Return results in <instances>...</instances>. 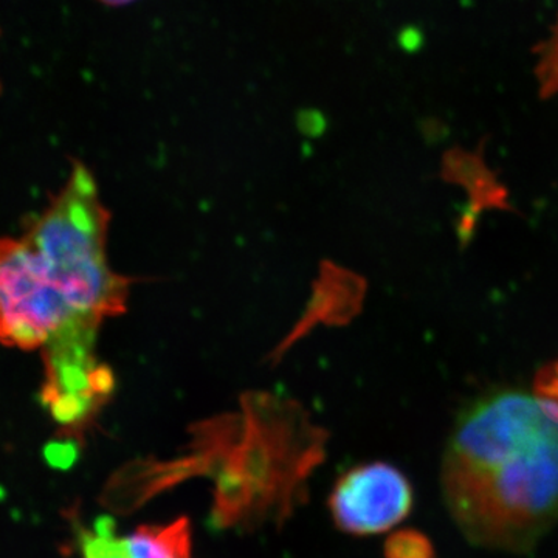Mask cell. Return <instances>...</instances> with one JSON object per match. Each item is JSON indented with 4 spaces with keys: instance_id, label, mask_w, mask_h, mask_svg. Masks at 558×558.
Returning <instances> with one entry per match:
<instances>
[{
    "instance_id": "obj_1",
    "label": "cell",
    "mask_w": 558,
    "mask_h": 558,
    "mask_svg": "<svg viewBox=\"0 0 558 558\" xmlns=\"http://www.w3.org/2000/svg\"><path fill=\"white\" fill-rule=\"evenodd\" d=\"M440 478L473 545L527 553L558 521L557 418L523 391L484 396L459 416Z\"/></svg>"
},
{
    "instance_id": "obj_2",
    "label": "cell",
    "mask_w": 558,
    "mask_h": 558,
    "mask_svg": "<svg viewBox=\"0 0 558 558\" xmlns=\"http://www.w3.org/2000/svg\"><path fill=\"white\" fill-rule=\"evenodd\" d=\"M323 457L325 436L299 407L275 396H250L241 413L201 425L193 453L180 462L189 480H215L216 527L255 531L292 517Z\"/></svg>"
},
{
    "instance_id": "obj_3",
    "label": "cell",
    "mask_w": 558,
    "mask_h": 558,
    "mask_svg": "<svg viewBox=\"0 0 558 558\" xmlns=\"http://www.w3.org/2000/svg\"><path fill=\"white\" fill-rule=\"evenodd\" d=\"M109 220L97 180L75 160L64 189L24 236L51 288L83 322L97 328L102 319L124 311L130 290V281L109 266Z\"/></svg>"
},
{
    "instance_id": "obj_4",
    "label": "cell",
    "mask_w": 558,
    "mask_h": 558,
    "mask_svg": "<svg viewBox=\"0 0 558 558\" xmlns=\"http://www.w3.org/2000/svg\"><path fill=\"white\" fill-rule=\"evenodd\" d=\"M97 326L83 322L44 277L22 240H0V341L46 354L94 351Z\"/></svg>"
},
{
    "instance_id": "obj_5",
    "label": "cell",
    "mask_w": 558,
    "mask_h": 558,
    "mask_svg": "<svg viewBox=\"0 0 558 558\" xmlns=\"http://www.w3.org/2000/svg\"><path fill=\"white\" fill-rule=\"evenodd\" d=\"M413 508V488L400 470L371 462L349 470L337 481L329 497L333 523L347 534L387 532L407 519Z\"/></svg>"
},
{
    "instance_id": "obj_6",
    "label": "cell",
    "mask_w": 558,
    "mask_h": 558,
    "mask_svg": "<svg viewBox=\"0 0 558 558\" xmlns=\"http://www.w3.org/2000/svg\"><path fill=\"white\" fill-rule=\"evenodd\" d=\"M80 546L83 558H193V531L189 517H180L119 537L113 520L101 519L81 534Z\"/></svg>"
},
{
    "instance_id": "obj_7",
    "label": "cell",
    "mask_w": 558,
    "mask_h": 558,
    "mask_svg": "<svg viewBox=\"0 0 558 558\" xmlns=\"http://www.w3.org/2000/svg\"><path fill=\"white\" fill-rule=\"evenodd\" d=\"M385 558H435V550L421 532L399 531L385 543Z\"/></svg>"
},
{
    "instance_id": "obj_8",
    "label": "cell",
    "mask_w": 558,
    "mask_h": 558,
    "mask_svg": "<svg viewBox=\"0 0 558 558\" xmlns=\"http://www.w3.org/2000/svg\"><path fill=\"white\" fill-rule=\"evenodd\" d=\"M534 384L535 398L558 421V359L538 371Z\"/></svg>"
},
{
    "instance_id": "obj_9",
    "label": "cell",
    "mask_w": 558,
    "mask_h": 558,
    "mask_svg": "<svg viewBox=\"0 0 558 558\" xmlns=\"http://www.w3.org/2000/svg\"><path fill=\"white\" fill-rule=\"evenodd\" d=\"M542 69H539V80L546 95L558 92V27L554 33L553 39L545 44L543 50Z\"/></svg>"
},
{
    "instance_id": "obj_10",
    "label": "cell",
    "mask_w": 558,
    "mask_h": 558,
    "mask_svg": "<svg viewBox=\"0 0 558 558\" xmlns=\"http://www.w3.org/2000/svg\"><path fill=\"white\" fill-rule=\"evenodd\" d=\"M98 2L105 3L108 7H126L135 0H98Z\"/></svg>"
},
{
    "instance_id": "obj_11",
    "label": "cell",
    "mask_w": 558,
    "mask_h": 558,
    "mask_svg": "<svg viewBox=\"0 0 558 558\" xmlns=\"http://www.w3.org/2000/svg\"><path fill=\"white\" fill-rule=\"evenodd\" d=\"M0 92H2V84H0Z\"/></svg>"
}]
</instances>
